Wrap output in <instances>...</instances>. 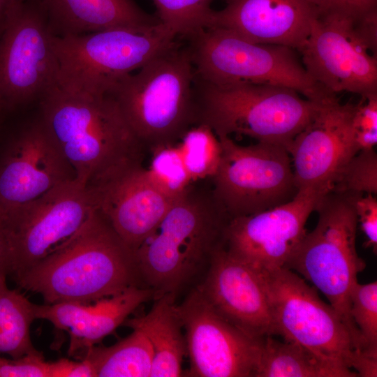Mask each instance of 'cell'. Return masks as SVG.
<instances>
[{
	"mask_svg": "<svg viewBox=\"0 0 377 377\" xmlns=\"http://www.w3.org/2000/svg\"><path fill=\"white\" fill-rule=\"evenodd\" d=\"M213 10L208 27L230 31L250 42L298 50L317 12L308 0H226Z\"/></svg>",
	"mask_w": 377,
	"mask_h": 377,
	"instance_id": "cell-20",
	"label": "cell"
},
{
	"mask_svg": "<svg viewBox=\"0 0 377 377\" xmlns=\"http://www.w3.org/2000/svg\"><path fill=\"white\" fill-rule=\"evenodd\" d=\"M53 36L81 35L160 22L133 0H38Z\"/></svg>",
	"mask_w": 377,
	"mask_h": 377,
	"instance_id": "cell-22",
	"label": "cell"
},
{
	"mask_svg": "<svg viewBox=\"0 0 377 377\" xmlns=\"http://www.w3.org/2000/svg\"><path fill=\"white\" fill-rule=\"evenodd\" d=\"M25 0H0V22L17 6Z\"/></svg>",
	"mask_w": 377,
	"mask_h": 377,
	"instance_id": "cell-39",
	"label": "cell"
},
{
	"mask_svg": "<svg viewBox=\"0 0 377 377\" xmlns=\"http://www.w3.org/2000/svg\"><path fill=\"white\" fill-rule=\"evenodd\" d=\"M317 13H339L360 16L377 9V0H308Z\"/></svg>",
	"mask_w": 377,
	"mask_h": 377,
	"instance_id": "cell-34",
	"label": "cell"
},
{
	"mask_svg": "<svg viewBox=\"0 0 377 377\" xmlns=\"http://www.w3.org/2000/svg\"><path fill=\"white\" fill-rule=\"evenodd\" d=\"M155 297L154 290L136 285L89 304H34V311L36 319L46 320L57 329L68 332V354L75 356L100 343L141 304Z\"/></svg>",
	"mask_w": 377,
	"mask_h": 377,
	"instance_id": "cell-21",
	"label": "cell"
},
{
	"mask_svg": "<svg viewBox=\"0 0 377 377\" xmlns=\"http://www.w3.org/2000/svg\"><path fill=\"white\" fill-rule=\"evenodd\" d=\"M15 282L44 304H89L142 286L133 251L96 209L65 244Z\"/></svg>",
	"mask_w": 377,
	"mask_h": 377,
	"instance_id": "cell-2",
	"label": "cell"
},
{
	"mask_svg": "<svg viewBox=\"0 0 377 377\" xmlns=\"http://www.w3.org/2000/svg\"><path fill=\"white\" fill-rule=\"evenodd\" d=\"M361 98L352 117L353 133L377 132V94Z\"/></svg>",
	"mask_w": 377,
	"mask_h": 377,
	"instance_id": "cell-35",
	"label": "cell"
},
{
	"mask_svg": "<svg viewBox=\"0 0 377 377\" xmlns=\"http://www.w3.org/2000/svg\"><path fill=\"white\" fill-rule=\"evenodd\" d=\"M264 281L274 336L296 342L335 367L349 371L362 352L337 311L295 272H259ZM356 373V372H355Z\"/></svg>",
	"mask_w": 377,
	"mask_h": 377,
	"instance_id": "cell-11",
	"label": "cell"
},
{
	"mask_svg": "<svg viewBox=\"0 0 377 377\" xmlns=\"http://www.w3.org/2000/svg\"><path fill=\"white\" fill-rule=\"evenodd\" d=\"M7 276L0 272V354L19 358L36 350L30 334L36 319L34 303L20 291L10 289Z\"/></svg>",
	"mask_w": 377,
	"mask_h": 377,
	"instance_id": "cell-26",
	"label": "cell"
},
{
	"mask_svg": "<svg viewBox=\"0 0 377 377\" xmlns=\"http://www.w3.org/2000/svg\"><path fill=\"white\" fill-rule=\"evenodd\" d=\"M297 51L311 78L329 92L377 94V9L357 17L317 13Z\"/></svg>",
	"mask_w": 377,
	"mask_h": 377,
	"instance_id": "cell-9",
	"label": "cell"
},
{
	"mask_svg": "<svg viewBox=\"0 0 377 377\" xmlns=\"http://www.w3.org/2000/svg\"><path fill=\"white\" fill-rule=\"evenodd\" d=\"M352 369L360 377L377 376V355L368 352L357 354L352 365Z\"/></svg>",
	"mask_w": 377,
	"mask_h": 377,
	"instance_id": "cell-37",
	"label": "cell"
},
{
	"mask_svg": "<svg viewBox=\"0 0 377 377\" xmlns=\"http://www.w3.org/2000/svg\"><path fill=\"white\" fill-rule=\"evenodd\" d=\"M193 94L195 124H207L217 136L245 135L286 149L324 101H311L282 86L213 84L195 75Z\"/></svg>",
	"mask_w": 377,
	"mask_h": 377,
	"instance_id": "cell-5",
	"label": "cell"
},
{
	"mask_svg": "<svg viewBox=\"0 0 377 377\" xmlns=\"http://www.w3.org/2000/svg\"><path fill=\"white\" fill-rule=\"evenodd\" d=\"M47 377H96L92 364L87 358L80 361H73L68 358H60L49 362Z\"/></svg>",
	"mask_w": 377,
	"mask_h": 377,
	"instance_id": "cell-36",
	"label": "cell"
},
{
	"mask_svg": "<svg viewBox=\"0 0 377 377\" xmlns=\"http://www.w3.org/2000/svg\"><path fill=\"white\" fill-rule=\"evenodd\" d=\"M91 189L98 209L133 252L153 232L176 200L154 184L141 163Z\"/></svg>",
	"mask_w": 377,
	"mask_h": 377,
	"instance_id": "cell-19",
	"label": "cell"
},
{
	"mask_svg": "<svg viewBox=\"0 0 377 377\" xmlns=\"http://www.w3.org/2000/svg\"><path fill=\"white\" fill-rule=\"evenodd\" d=\"M8 267L7 246L0 223V272H5L8 276Z\"/></svg>",
	"mask_w": 377,
	"mask_h": 377,
	"instance_id": "cell-38",
	"label": "cell"
},
{
	"mask_svg": "<svg viewBox=\"0 0 377 377\" xmlns=\"http://www.w3.org/2000/svg\"><path fill=\"white\" fill-rule=\"evenodd\" d=\"M96 209L92 190L75 178L27 203L0 210L8 276L15 281L65 244Z\"/></svg>",
	"mask_w": 377,
	"mask_h": 377,
	"instance_id": "cell-10",
	"label": "cell"
},
{
	"mask_svg": "<svg viewBox=\"0 0 377 377\" xmlns=\"http://www.w3.org/2000/svg\"><path fill=\"white\" fill-rule=\"evenodd\" d=\"M0 111H11L58 86V63L38 0H25L2 22Z\"/></svg>",
	"mask_w": 377,
	"mask_h": 377,
	"instance_id": "cell-13",
	"label": "cell"
},
{
	"mask_svg": "<svg viewBox=\"0 0 377 377\" xmlns=\"http://www.w3.org/2000/svg\"><path fill=\"white\" fill-rule=\"evenodd\" d=\"M324 195L311 189L299 190L292 200L281 205L230 219L223 248L258 272L284 267L306 235V221Z\"/></svg>",
	"mask_w": 377,
	"mask_h": 377,
	"instance_id": "cell-15",
	"label": "cell"
},
{
	"mask_svg": "<svg viewBox=\"0 0 377 377\" xmlns=\"http://www.w3.org/2000/svg\"><path fill=\"white\" fill-rule=\"evenodd\" d=\"M189 357L187 376L255 377L262 339L223 318L198 286L177 305Z\"/></svg>",
	"mask_w": 377,
	"mask_h": 377,
	"instance_id": "cell-14",
	"label": "cell"
},
{
	"mask_svg": "<svg viewBox=\"0 0 377 377\" xmlns=\"http://www.w3.org/2000/svg\"><path fill=\"white\" fill-rule=\"evenodd\" d=\"M75 178L40 119L22 127L0 152V210L27 203Z\"/></svg>",
	"mask_w": 377,
	"mask_h": 377,
	"instance_id": "cell-17",
	"label": "cell"
},
{
	"mask_svg": "<svg viewBox=\"0 0 377 377\" xmlns=\"http://www.w3.org/2000/svg\"><path fill=\"white\" fill-rule=\"evenodd\" d=\"M350 314L367 351L377 355V282H357L350 294Z\"/></svg>",
	"mask_w": 377,
	"mask_h": 377,
	"instance_id": "cell-31",
	"label": "cell"
},
{
	"mask_svg": "<svg viewBox=\"0 0 377 377\" xmlns=\"http://www.w3.org/2000/svg\"><path fill=\"white\" fill-rule=\"evenodd\" d=\"M357 223L366 237L364 246L377 249V198L376 195L359 194L354 202Z\"/></svg>",
	"mask_w": 377,
	"mask_h": 377,
	"instance_id": "cell-33",
	"label": "cell"
},
{
	"mask_svg": "<svg viewBox=\"0 0 377 377\" xmlns=\"http://www.w3.org/2000/svg\"><path fill=\"white\" fill-rule=\"evenodd\" d=\"M138 70L119 80L107 94L143 148L172 145L196 123L189 48L176 41Z\"/></svg>",
	"mask_w": 377,
	"mask_h": 377,
	"instance_id": "cell-4",
	"label": "cell"
},
{
	"mask_svg": "<svg viewBox=\"0 0 377 377\" xmlns=\"http://www.w3.org/2000/svg\"><path fill=\"white\" fill-rule=\"evenodd\" d=\"M177 147L193 182L212 179L219 165L221 146L209 126L198 124L191 127Z\"/></svg>",
	"mask_w": 377,
	"mask_h": 377,
	"instance_id": "cell-27",
	"label": "cell"
},
{
	"mask_svg": "<svg viewBox=\"0 0 377 377\" xmlns=\"http://www.w3.org/2000/svg\"><path fill=\"white\" fill-rule=\"evenodd\" d=\"M230 219L212 190L205 193L191 185L133 252L142 285L154 290L156 297L176 298L183 288L203 279L223 245Z\"/></svg>",
	"mask_w": 377,
	"mask_h": 377,
	"instance_id": "cell-3",
	"label": "cell"
},
{
	"mask_svg": "<svg viewBox=\"0 0 377 377\" xmlns=\"http://www.w3.org/2000/svg\"><path fill=\"white\" fill-rule=\"evenodd\" d=\"M187 39L195 75L206 82L282 86L318 103L334 94L311 78L293 48L252 43L213 27Z\"/></svg>",
	"mask_w": 377,
	"mask_h": 377,
	"instance_id": "cell-8",
	"label": "cell"
},
{
	"mask_svg": "<svg viewBox=\"0 0 377 377\" xmlns=\"http://www.w3.org/2000/svg\"><path fill=\"white\" fill-rule=\"evenodd\" d=\"M176 37L161 22L151 26L52 36L58 87L73 95H105L119 80L175 44Z\"/></svg>",
	"mask_w": 377,
	"mask_h": 377,
	"instance_id": "cell-7",
	"label": "cell"
},
{
	"mask_svg": "<svg viewBox=\"0 0 377 377\" xmlns=\"http://www.w3.org/2000/svg\"><path fill=\"white\" fill-rule=\"evenodd\" d=\"M39 105L46 132L75 179L89 188L141 163L143 147L111 96L73 95L57 86Z\"/></svg>",
	"mask_w": 377,
	"mask_h": 377,
	"instance_id": "cell-1",
	"label": "cell"
},
{
	"mask_svg": "<svg viewBox=\"0 0 377 377\" xmlns=\"http://www.w3.org/2000/svg\"><path fill=\"white\" fill-rule=\"evenodd\" d=\"M219 165L212 192L230 219L265 211L297 193L291 158L281 145L257 142L244 146L219 135Z\"/></svg>",
	"mask_w": 377,
	"mask_h": 377,
	"instance_id": "cell-12",
	"label": "cell"
},
{
	"mask_svg": "<svg viewBox=\"0 0 377 377\" xmlns=\"http://www.w3.org/2000/svg\"><path fill=\"white\" fill-rule=\"evenodd\" d=\"M154 300L147 313L128 317L123 325L140 330L149 341L153 350L150 377L181 376L186 346L176 298L165 294Z\"/></svg>",
	"mask_w": 377,
	"mask_h": 377,
	"instance_id": "cell-23",
	"label": "cell"
},
{
	"mask_svg": "<svg viewBox=\"0 0 377 377\" xmlns=\"http://www.w3.org/2000/svg\"><path fill=\"white\" fill-rule=\"evenodd\" d=\"M341 369L306 347L266 336L261 342L255 377H357Z\"/></svg>",
	"mask_w": 377,
	"mask_h": 377,
	"instance_id": "cell-24",
	"label": "cell"
},
{
	"mask_svg": "<svg viewBox=\"0 0 377 377\" xmlns=\"http://www.w3.org/2000/svg\"><path fill=\"white\" fill-rule=\"evenodd\" d=\"M48 362L36 349L19 358L0 355V377H47Z\"/></svg>",
	"mask_w": 377,
	"mask_h": 377,
	"instance_id": "cell-32",
	"label": "cell"
},
{
	"mask_svg": "<svg viewBox=\"0 0 377 377\" xmlns=\"http://www.w3.org/2000/svg\"><path fill=\"white\" fill-rule=\"evenodd\" d=\"M160 22L177 36L188 38L208 27L214 0H152Z\"/></svg>",
	"mask_w": 377,
	"mask_h": 377,
	"instance_id": "cell-28",
	"label": "cell"
},
{
	"mask_svg": "<svg viewBox=\"0 0 377 377\" xmlns=\"http://www.w3.org/2000/svg\"><path fill=\"white\" fill-rule=\"evenodd\" d=\"M215 311L229 323L260 339L274 336L266 288L260 274L221 246L197 285Z\"/></svg>",
	"mask_w": 377,
	"mask_h": 377,
	"instance_id": "cell-18",
	"label": "cell"
},
{
	"mask_svg": "<svg viewBox=\"0 0 377 377\" xmlns=\"http://www.w3.org/2000/svg\"><path fill=\"white\" fill-rule=\"evenodd\" d=\"M1 31H2V23L0 22V34L1 33Z\"/></svg>",
	"mask_w": 377,
	"mask_h": 377,
	"instance_id": "cell-40",
	"label": "cell"
},
{
	"mask_svg": "<svg viewBox=\"0 0 377 377\" xmlns=\"http://www.w3.org/2000/svg\"><path fill=\"white\" fill-rule=\"evenodd\" d=\"M355 108L341 103L336 95L327 98L291 141L287 150L298 190L330 192L339 172L359 151L352 128Z\"/></svg>",
	"mask_w": 377,
	"mask_h": 377,
	"instance_id": "cell-16",
	"label": "cell"
},
{
	"mask_svg": "<svg viewBox=\"0 0 377 377\" xmlns=\"http://www.w3.org/2000/svg\"><path fill=\"white\" fill-rule=\"evenodd\" d=\"M152 150L153 156L147 175L154 184L166 196L175 200L183 195L193 183L186 170L177 146L168 145Z\"/></svg>",
	"mask_w": 377,
	"mask_h": 377,
	"instance_id": "cell-29",
	"label": "cell"
},
{
	"mask_svg": "<svg viewBox=\"0 0 377 377\" xmlns=\"http://www.w3.org/2000/svg\"><path fill=\"white\" fill-rule=\"evenodd\" d=\"M330 191L377 194V154L374 149L358 151L343 167Z\"/></svg>",
	"mask_w": 377,
	"mask_h": 377,
	"instance_id": "cell-30",
	"label": "cell"
},
{
	"mask_svg": "<svg viewBox=\"0 0 377 377\" xmlns=\"http://www.w3.org/2000/svg\"><path fill=\"white\" fill-rule=\"evenodd\" d=\"M359 194L330 191L315 211L318 221L286 263L327 299L350 330L358 348L364 341L350 314V294L365 262L356 249L357 219L354 202Z\"/></svg>",
	"mask_w": 377,
	"mask_h": 377,
	"instance_id": "cell-6",
	"label": "cell"
},
{
	"mask_svg": "<svg viewBox=\"0 0 377 377\" xmlns=\"http://www.w3.org/2000/svg\"><path fill=\"white\" fill-rule=\"evenodd\" d=\"M132 330L129 335L112 346L97 344L84 353L83 357L92 364L96 377H150L151 346L142 332Z\"/></svg>",
	"mask_w": 377,
	"mask_h": 377,
	"instance_id": "cell-25",
	"label": "cell"
}]
</instances>
